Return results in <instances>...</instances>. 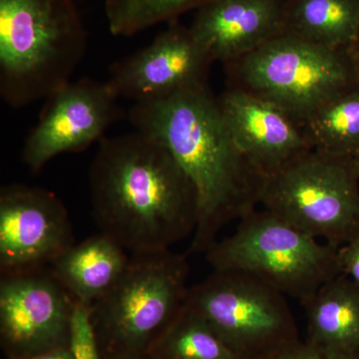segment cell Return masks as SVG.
<instances>
[{
  "mask_svg": "<svg viewBox=\"0 0 359 359\" xmlns=\"http://www.w3.org/2000/svg\"><path fill=\"white\" fill-rule=\"evenodd\" d=\"M354 60H355L356 69H358V79H359V37L355 46L353 48Z\"/></svg>",
  "mask_w": 359,
  "mask_h": 359,
  "instance_id": "cell-26",
  "label": "cell"
},
{
  "mask_svg": "<svg viewBox=\"0 0 359 359\" xmlns=\"http://www.w3.org/2000/svg\"><path fill=\"white\" fill-rule=\"evenodd\" d=\"M151 351L160 359H244L186 304Z\"/></svg>",
  "mask_w": 359,
  "mask_h": 359,
  "instance_id": "cell-19",
  "label": "cell"
},
{
  "mask_svg": "<svg viewBox=\"0 0 359 359\" xmlns=\"http://www.w3.org/2000/svg\"><path fill=\"white\" fill-rule=\"evenodd\" d=\"M285 0H212L190 30L212 62L226 65L285 32Z\"/></svg>",
  "mask_w": 359,
  "mask_h": 359,
  "instance_id": "cell-14",
  "label": "cell"
},
{
  "mask_svg": "<svg viewBox=\"0 0 359 359\" xmlns=\"http://www.w3.org/2000/svg\"><path fill=\"white\" fill-rule=\"evenodd\" d=\"M339 261L341 273L359 285V237L339 248Z\"/></svg>",
  "mask_w": 359,
  "mask_h": 359,
  "instance_id": "cell-23",
  "label": "cell"
},
{
  "mask_svg": "<svg viewBox=\"0 0 359 359\" xmlns=\"http://www.w3.org/2000/svg\"><path fill=\"white\" fill-rule=\"evenodd\" d=\"M285 32L334 50H353L359 0H285Z\"/></svg>",
  "mask_w": 359,
  "mask_h": 359,
  "instance_id": "cell-17",
  "label": "cell"
},
{
  "mask_svg": "<svg viewBox=\"0 0 359 359\" xmlns=\"http://www.w3.org/2000/svg\"><path fill=\"white\" fill-rule=\"evenodd\" d=\"M218 102L233 141L264 179L311 150L302 123L273 104L233 87Z\"/></svg>",
  "mask_w": 359,
  "mask_h": 359,
  "instance_id": "cell-13",
  "label": "cell"
},
{
  "mask_svg": "<svg viewBox=\"0 0 359 359\" xmlns=\"http://www.w3.org/2000/svg\"><path fill=\"white\" fill-rule=\"evenodd\" d=\"M103 359H160L157 354L153 351H146V353H126L120 354V355L109 356Z\"/></svg>",
  "mask_w": 359,
  "mask_h": 359,
  "instance_id": "cell-25",
  "label": "cell"
},
{
  "mask_svg": "<svg viewBox=\"0 0 359 359\" xmlns=\"http://www.w3.org/2000/svg\"><path fill=\"white\" fill-rule=\"evenodd\" d=\"M186 304L244 359L266 358L299 339L287 297L249 273L214 271L189 287Z\"/></svg>",
  "mask_w": 359,
  "mask_h": 359,
  "instance_id": "cell-8",
  "label": "cell"
},
{
  "mask_svg": "<svg viewBox=\"0 0 359 359\" xmlns=\"http://www.w3.org/2000/svg\"><path fill=\"white\" fill-rule=\"evenodd\" d=\"M308 320L306 341L359 353V285L340 273L302 302Z\"/></svg>",
  "mask_w": 359,
  "mask_h": 359,
  "instance_id": "cell-16",
  "label": "cell"
},
{
  "mask_svg": "<svg viewBox=\"0 0 359 359\" xmlns=\"http://www.w3.org/2000/svg\"><path fill=\"white\" fill-rule=\"evenodd\" d=\"M129 120L169 151L195 189L198 216L190 252H207L226 224L256 210L264 178L233 141L208 84L135 103Z\"/></svg>",
  "mask_w": 359,
  "mask_h": 359,
  "instance_id": "cell-1",
  "label": "cell"
},
{
  "mask_svg": "<svg viewBox=\"0 0 359 359\" xmlns=\"http://www.w3.org/2000/svg\"><path fill=\"white\" fill-rule=\"evenodd\" d=\"M129 262L127 250L99 233L71 245L49 269L75 302L92 306L114 287Z\"/></svg>",
  "mask_w": 359,
  "mask_h": 359,
  "instance_id": "cell-15",
  "label": "cell"
},
{
  "mask_svg": "<svg viewBox=\"0 0 359 359\" xmlns=\"http://www.w3.org/2000/svg\"><path fill=\"white\" fill-rule=\"evenodd\" d=\"M73 244L69 215L55 194L23 184L2 187L1 273L42 268Z\"/></svg>",
  "mask_w": 359,
  "mask_h": 359,
  "instance_id": "cell-11",
  "label": "cell"
},
{
  "mask_svg": "<svg viewBox=\"0 0 359 359\" xmlns=\"http://www.w3.org/2000/svg\"><path fill=\"white\" fill-rule=\"evenodd\" d=\"M354 160H355L356 167H358V173H359V153L358 155L354 156Z\"/></svg>",
  "mask_w": 359,
  "mask_h": 359,
  "instance_id": "cell-27",
  "label": "cell"
},
{
  "mask_svg": "<svg viewBox=\"0 0 359 359\" xmlns=\"http://www.w3.org/2000/svg\"><path fill=\"white\" fill-rule=\"evenodd\" d=\"M119 98L107 81L91 78L70 81L45 99L39 121L22 149L26 167L39 173L59 155L86 150L121 119Z\"/></svg>",
  "mask_w": 359,
  "mask_h": 359,
  "instance_id": "cell-9",
  "label": "cell"
},
{
  "mask_svg": "<svg viewBox=\"0 0 359 359\" xmlns=\"http://www.w3.org/2000/svg\"><path fill=\"white\" fill-rule=\"evenodd\" d=\"M259 204L340 248L359 237V173L354 157L311 150L264 179Z\"/></svg>",
  "mask_w": 359,
  "mask_h": 359,
  "instance_id": "cell-7",
  "label": "cell"
},
{
  "mask_svg": "<svg viewBox=\"0 0 359 359\" xmlns=\"http://www.w3.org/2000/svg\"><path fill=\"white\" fill-rule=\"evenodd\" d=\"M224 66L229 87L273 104L302 124L359 84L353 50H334L285 32Z\"/></svg>",
  "mask_w": 359,
  "mask_h": 359,
  "instance_id": "cell-5",
  "label": "cell"
},
{
  "mask_svg": "<svg viewBox=\"0 0 359 359\" xmlns=\"http://www.w3.org/2000/svg\"><path fill=\"white\" fill-rule=\"evenodd\" d=\"M89 188L100 233L131 255L170 250L195 231L192 183L166 148L136 130L99 142Z\"/></svg>",
  "mask_w": 359,
  "mask_h": 359,
  "instance_id": "cell-2",
  "label": "cell"
},
{
  "mask_svg": "<svg viewBox=\"0 0 359 359\" xmlns=\"http://www.w3.org/2000/svg\"><path fill=\"white\" fill-rule=\"evenodd\" d=\"M114 287L92 306L103 358L151 351L185 306L186 255L133 254Z\"/></svg>",
  "mask_w": 359,
  "mask_h": 359,
  "instance_id": "cell-4",
  "label": "cell"
},
{
  "mask_svg": "<svg viewBox=\"0 0 359 359\" xmlns=\"http://www.w3.org/2000/svg\"><path fill=\"white\" fill-rule=\"evenodd\" d=\"M214 271H238L304 302L340 275L339 248L299 230L263 209L240 219L230 237L205 252Z\"/></svg>",
  "mask_w": 359,
  "mask_h": 359,
  "instance_id": "cell-6",
  "label": "cell"
},
{
  "mask_svg": "<svg viewBox=\"0 0 359 359\" xmlns=\"http://www.w3.org/2000/svg\"><path fill=\"white\" fill-rule=\"evenodd\" d=\"M68 347L74 359H103L91 306L74 302L70 318Z\"/></svg>",
  "mask_w": 359,
  "mask_h": 359,
  "instance_id": "cell-21",
  "label": "cell"
},
{
  "mask_svg": "<svg viewBox=\"0 0 359 359\" xmlns=\"http://www.w3.org/2000/svg\"><path fill=\"white\" fill-rule=\"evenodd\" d=\"M212 0H105L111 34L129 37L163 22L179 20Z\"/></svg>",
  "mask_w": 359,
  "mask_h": 359,
  "instance_id": "cell-20",
  "label": "cell"
},
{
  "mask_svg": "<svg viewBox=\"0 0 359 359\" xmlns=\"http://www.w3.org/2000/svg\"><path fill=\"white\" fill-rule=\"evenodd\" d=\"M309 145L325 154L359 153V84L344 90L302 123Z\"/></svg>",
  "mask_w": 359,
  "mask_h": 359,
  "instance_id": "cell-18",
  "label": "cell"
},
{
  "mask_svg": "<svg viewBox=\"0 0 359 359\" xmlns=\"http://www.w3.org/2000/svg\"><path fill=\"white\" fill-rule=\"evenodd\" d=\"M262 359H359V353L332 351L297 339Z\"/></svg>",
  "mask_w": 359,
  "mask_h": 359,
  "instance_id": "cell-22",
  "label": "cell"
},
{
  "mask_svg": "<svg viewBox=\"0 0 359 359\" xmlns=\"http://www.w3.org/2000/svg\"><path fill=\"white\" fill-rule=\"evenodd\" d=\"M0 337L11 359L68 346L74 299L50 269L1 273Z\"/></svg>",
  "mask_w": 359,
  "mask_h": 359,
  "instance_id": "cell-10",
  "label": "cell"
},
{
  "mask_svg": "<svg viewBox=\"0 0 359 359\" xmlns=\"http://www.w3.org/2000/svg\"><path fill=\"white\" fill-rule=\"evenodd\" d=\"M212 63L190 27L174 20L147 46L111 66L107 83L119 99L160 100L207 84Z\"/></svg>",
  "mask_w": 359,
  "mask_h": 359,
  "instance_id": "cell-12",
  "label": "cell"
},
{
  "mask_svg": "<svg viewBox=\"0 0 359 359\" xmlns=\"http://www.w3.org/2000/svg\"><path fill=\"white\" fill-rule=\"evenodd\" d=\"M88 36L74 0H0V96L14 109L45 100L82 62Z\"/></svg>",
  "mask_w": 359,
  "mask_h": 359,
  "instance_id": "cell-3",
  "label": "cell"
},
{
  "mask_svg": "<svg viewBox=\"0 0 359 359\" xmlns=\"http://www.w3.org/2000/svg\"><path fill=\"white\" fill-rule=\"evenodd\" d=\"M20 359H74L68 346H60L45 353Z\"/></svg>",
  "mask_w": 359,
  "mask_h": 359,
  "instance_id": "cell-24",
  "label": "cell"
}]
</instances>
